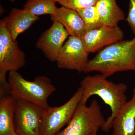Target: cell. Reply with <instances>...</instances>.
<instances>
[{
	"label": "cell",
	"mask_w": 135,
	"mask_h": 135,
	"mask_svg": "<svg viewBox=\"0 0 135 135\" xmlns=\"http://www.w3.org/2000/svg\"><path fill=\"white\" fill-rule=\"evenodd\" d=\"M129 71L135 72V36L105 47L89 60L83 72H98L107 78Z\"/></svg>",
	"instance_id": "1"
},
{
	"label": "cell",
	"mask_w": 135,
	"mask_h": 135,
	"mask_svg": "<svg viewBox=\"0 0 135 135\" xmlns=\"http://www.w3.org/2000/svg\"><path fill=\"white\" fill-rule=\"evenodd\" d=\"M80 87L82 90V97L79 104H86L90 97L96 95L110 107L112 113L102 129L104 132H108L112 128L113 120L127 102V85L124 83H114L100 74L84 77L81 81Z\"/></svg>",
	"instance_id": "2"
},
{
	"label": "cell",
	"mask_w": 135,
	"mask_h": 135,
	"mask_svg": "<svg viewBox=\"0 0 135 135\" xmlns=\"http://www.w3.org/2000/svg\"><path fill=\"white\" fill-rule=\"evenodd\" d=\"M8 83L10 94L16 99L28 101L46 108L48 99L56 91L51 81L44 76L35 77L33 81L25 79L17 71L9 72Z\"/></svg>",
	"instance_id": "3"
},
{
	"label": "cell",
	"mask_w": 135,
	"mask_h": 135,
	"mask_svg": "<svg viewBox=\"0 0 135 135\" xmlns=\"http://www.w3.org/2000/svg\"><path fill=\"white\" fill-rule=\"evenodd\" d=\"M105 121L96 99L89 106L79 103L67 127L55 135H93L103 129Z\"/></svg>",
	"instance_id": "4"
},
{
	"label": "cell",
	"mask_w": 135,
	"mask_h": 135,
	"mask_svg": "<svg viewBox=\"0 0 135 135\" xmlns=\"http://www.w3.org/2000/svg\"><path fill=\"white\" fill-rule=\"evenodd\" d=\"M80 87L66 103L59 107H50L44 112L41 126L40 135H55L72 118L81 100Z\"/></svg>",
	"instance_id": "5"
},
{
	"label": "cell",
	"mask_w": 135,
	"mask_h": 135,
	"mask_svg": "<svg viewBox=\"0 0 135 135\" xmlns=\"http://www.w3.org/2000/svg\"><path fill=\"white\" fill-rule=\"evenodd\" d=\"M26 62L24 53L6 28L4 18L0 21V83L7 82V72L17 71L24 66Z\"/></svg>",
	"instance_id": "6"
},
{
	"label": "cell",
	"mask_w": 135,
	"mask_h": 135,
	"mask_svg": "<svg viewBox=\"0 0 135 135\" xmlns=\"http://www.w3.org/2000/svg\"><path fill=\"white\" fill-rule=\"evenodd\" d=\"M45 109L28 101L16 99L14 118L16 134L40 135L42 119Z\"/></svg>",
	"instance_id": "7"
},
{
	"label": "cell",
	"mask_w": 135,
	"mask_h": 135,
	"mask_svg": "<svg viewBox=\"0 0 135 135\" xmlns=\"http://www.w3.org/2000/svg\"><path fill=\"white\" fill-rule=\"evenodd\" d=\"M89 53L81 38L70 36L59 53L56 61L57 66L60 69L83 72L89 60Z\"/></svg>",
	"instance_id": "8"
},
{
	"label": "cell",
	"mask_w": 135,
	"mask_h": 135,
	"mask_svg": "<svg viewBox=\"0 0 135 135\" xmlns=\"http://www.w3.org/2000/svg\"><path fill=\"white\" fill-rule=\"evenodd\" d=\"M69 36L64 26L54 20L52 26L40 36L36 42V47L42 51L50 61L56 62L60 50Z\"/></svg>",
	"instance_id": "9"
},
{
	"label": "cell",
	"mask_w": 135,
	"mask_h": 135,
	"mask_svg": "<svg viewBox=\"0 0 135 135\" xmlns=\"http://www.w3.org/2000/svg\"><path fill=\"white\" fill-rule=\"evenodd\" d=\"M123 36V31L118 26L104 25L87 32L81 39L87 50L90 53L122 40Z\"/></svg>",
	"instance_id": "10"
},
{
	"label": "cell",
	"mask_w": 135,
	"mask_h": 135,
	"mask_svg": "<svg viewBox=\"0 0 135 135\" xmlns=\"http://www.w3.org/2000/svg\"><path fill=\"white\" fill-rule=\"evenodd\" d=\"M113 135H135V88L132 98L126 102L112 123Z\"/></svg>",
	"instance_id": "11"
},
{
	"label": "cell",
	"mask_w": 135,
	"mask_h": 135,
	"mask_svg": "<svg viewBox=\"0 0 135 135\" xmlns=\"http://www.w3.org/2000/svg\"><path fill=\"white\" fill-rule=\"evenodd\" d=\"M6 28L12 38L16 40L18 36L30 28L40 19L26 10L12 8L7 17H5Z\"/></svg>",
	"instance_id": "12"
},
{
	"label": "cell",
	"mask_w": 135,
	"mask_h": 135,
	"mask_svg": "<svg viewBox=\"0 0 135 135\" xmlns=\"http://www.w3.org/2000/svg\"><path fill=\"white\" fill-rule=\"evenodd\" d=\"M51 16L53 21L57 20L64 26L70 36L81 38L87 32L84 21L78 11L62 6Z\"/></svg>",
	"instance_id": "13"
},
{
	"label": "cell",
	"mask_w": 135,
	"mask_h": 135,
	"mask_svg": "<svg viewBox=\"0 0 135 135\" xmlns=\"http://www.w3.org/2000/svg\"><path fill=\"white\" fill-rule=\"evenodd\" d=\"M16 99L9 90H0V135H13Z\"/></svg>",
	"instance_id": "14"
},
{
	"label": "cell",
	"mask_w": 135,
	"mask_h": 135,
	"mask_svg": "<svg viewBox=\"0 0 135 135\" xmlns=\"http://www.w3.org/2000/svg\"><path fill=\"white\" fill-rule=\"evenodd\" d=\"M96 7L104 25L116 26L125 19L124 12L115 0H99Z\"/></svg>",
	"instance_id": "15"
},
{
	"label": "cell",
	"mask_w": 135,
	"mask_h": 135,
	"mask_svg": "<svg viewBox=\"0 0 135 135\" xmlns=\"http://www.w3.org/2000/svg\"><path fill=\"white\" fill-rule=\"evenodd\" d=\"M56 2L53 0H27L23 6V9L35 16L53 15L58 8Z\"/></svg>",
	"instance_id": "16"
},
{
	"label": "cell",
	"mask_w": 135,
	"mask_h": 135,
	"mask_svg": "<svg viewBox=\"0 0 135 135\" xmlns=\"http://www.w3.org/2000/svg\"><path fill=\"white\" fill-rule=\"evenodd\" d=\"M78 12L84 21L87 32L104 26L96 6L83 9Z\"/></svg>",
	"instance_id": "17"
},
{
	"label": "cell",
	"mask_w": 135,
	"mask_h": 135,
	"mask_svg": "<svg viewBox=\"0 0 135 135\" xmlns=\"http://www.w3.org/2000/svg\"><path fill=\"white\" fill-rule=\"evenodd\" d=\"M99 0H60L58 3L62 7L78 11L96 6Z\"/></svg>",
	"instance_id": "18"
},
{
	"label": "cell",
	"mask_w": 135,
	"mask_h": 135,
	"mask_svg": "<svg viewBox=\"0 0 135 135\" xmlns=\"http://www.w3.org/2000/svg\"><path fill=\"white\" fill-rule=\"evenodd\" d=\"M129 1V10L126 20L135 35V0Z\"/></svg>",
	"instance_id": "19"
},
{
	"label": "cell",
	"mask_w": 135,
	"mask_h": 135,
	"mask_svg": "<svg viewBox=\"0 0 135 135\" xmlns=\"http://www.w3.org/2000/svg\"><path fill=\"white\" fill-rule=\"evenodd\" d=\"M9 1L12 2H14L15 1V0H9Z\"/></svg>",
	"instance_id": "20"
},
{
	"label": "cell",
	"mask_w": 135,
	"mask_h": 135,
	"mask_svg": "<svg viewBox=\"0 0 135 135\" xmlns=\"http://www.w3.org/2000/svg\"><path fill=\"white\" fill-rule=\"evenodd\" d=\"M53 1H55L56 2H59L60 0H53Z\"/></svg>",
	"instance_id": "21"
},
{
	"label": "cell",
	"mask_w": 135,
	"mask_h": 135,
	"mask_svg": "<svg viewBox=\"0 0 135 135\" xmlns=\"http://www.w3.org/2000/svg\"><path fill=\"white\" fill-rule=\"evenodd\" d=\"M93 135H98V133H96L94 134Z\"/></svg>",
	"instance_id": "22"
},
{
	"label": "cell",
	"mask_w": 135,
	"mask_h": 135,
	"mask_svg": "<svg viewBox=\"0 0 135 135\" xmlns=\"http://www.w3.org/2000/svg\"><path fill=\"white\" fill-rule=\"evenodd\" d=\"M13 135H18L17 134H14Z\"/></svg>",
	"instance_id": "23"
}]
</instances>
